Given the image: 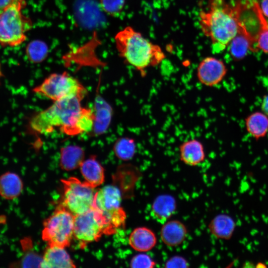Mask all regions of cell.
Wrapping results in <instances>:
<instances>
[{"instance_id": "6da1fadb", "label": "cell", "mask_w": 268, "mask_h": 268, "mask_svg": "<svg viewBox=\"0 0 268 268\" xmlns=\"http://www.w3.org/2000/svg\"><path fill=\"white\" fill-rule=\"evenodd\" d=\"M199 16L201 29L216 52L228 47L239 31L236 6L227 0H208L206 9L201 10Z\"/></svg>"}, {"instance_id": "7a4b0ae2", "label": "cell", "mask_w": 268, "mask_h": 268, "mask_svg": "<svg viewBox=\"0 0 268 268\" xmlns=\"http://www.w3.org/2000/svg\"><path fill=\"white\" fill-rule=\"evenodd\" d=\"M114 39L119 56L141 75H145L148 67L158 65L165 58L159 46L145 38L131 26L119 31Z\"/></svg>"}, {"instance_id": "3957f363", "label": "cell", "mask_w": 268, "mask_h": 268, "mask_svg": "<svg viewBox=\"0 0 268 268\" xmlns=\"http://www.w3.org/2000/svg\"><path fill=\"white\" fill-rule=\"evenodd\" d=\"M82 99L73 96L54 101L51 106L32 118L31 128L38 133L46 134L59 128L66 134L77 135L76 124L82 108Z\"/></svg>"}, {"instance_id": "277c9868", "label": "cell", "mask_w": 268, "mask_h": 268, "mask_svg": "<svg viewBox=\"0 0 268 268\" xmlns=\"http://www.w3.org/2000/svg\"><path fill=\"white\" fill-rule=\"evenodd\" d=\"M25 0H11L0 13V44L17 46L26 39V32L31 28V20L22 13Z\"/></svg>"}, {"instance_id": "5b68a950", "label": "cell", "mask_w": 268, "mask_h": 268, "mask_svg": "<svg viewBox=\"0 0 268 268\" xmlns=\"http://www.w3.org/2000/svg\"><path fill=\"white\" fill-rule=\"evenodd\" d=\"M121 191L113 185L104 186L95 193L93 207L104 217L108 235L125 227L127 215L121 205Z\"/></svg>"}, {"instance_id": "8992f818", "label": "cell", "mask_w": 268, "mask_h": 268, "mask_svg": "<svg viewBox=\"0 0 268 268\" xmlns=\"http://www.w3.org/2000/svg\"><path fill=\"white\" fill-rule=\"evenodd\" d=\"M74 216L61 204L43 223L42 239L49 246L67 247L73 238Z\"/></svg>"}, {"instance_id": "52a82bcc", "label": "cell", "mask_w": 268, "mask_h": 268, "mask_svg": "<svg viewBox=\"0 0 268 268\" xmlns=\"http://www.w3.org/2000/svg\"><path fill=\"white\" fill-rule=\"evenodd\" d=\"M32 91L54 101L73 96L83 99L87 93L84 86L66 71L51 74Z\"/></svg>"}, {"instance_id": "ba28073f", "label": "cell", "mask_w": 268, "mask_h": 268, "mask_svg": "<svg viewBox=\"0 0 268 268\" xmlns=\"http://www.w3.org/2000/svg\"><path fill=\"white\" fill-rule=\"evenodd\" d=\"M61 181L63 185V196L61 204L74 216L85 212L93 207L95 188L74 177L62 179Z\"/></svg>"}, {"instance_id": "9c48e42d", "label": "cell", "mask_w": 268, "mask_h": 268, "mask_svg": "<svg viewBox=\"0 0 268 268\" xmlns=\"http://www.w3.org/2000/svg\"><path fill=\"white\" fill-rule=\"evenodd\" d=\"M108 235L106 222L101 213L94 207L74 216L73 238L81 247Z\"/></svg>"}, {"instance_id": "30bf717a", "label": "cell", "mask_w": 268, "mask_h": 268, "mask_svg": "<svg viewBox=\"0 0 268 268\" xmlns=\"http://www.w3.org/2000/svg\"><path fill=\"white\" fill-rule=\"evenodd\" d=\"M227 72L225 63L213 57L203 59L197 68V77L199 82L206 87H213L219 84Z\"/></svg>"}, {"instance_id": "8fae6325", "label": "cell", "mask_w": 268, "mask_h": 268, "mask_svg": "<svg viewBox=\"0 0 268 268\" xmlns=\"http://www.w3.org/2000/svg\"><path fill=\"white\" fill-rule=\"evenodd\" d=\"M93 111L94 121L90 134L92 136L100 135L108 130L112 121L113 110L109 103L99 94L98 88L96 90Z\"/></svg>"}, {"instance_id": "7c38bea8", "label": "cell", "mask_w": 268, "mask_h": 268, "mask_svg": "<svg viewBox=\"0 0 268 268\" xmlns=\"http://www.w3.org/2000/svg\"><path fill=\"white\" fill-rule=\"evenodd\" d=\"M180 160L186 165L194 167L202 163L205 159L203 144L200 140L192 138L182 142L179 146Z\"/></svg>"}, {"instance_id": "4fadbf2b", "label": "cell", "mask_w": 268, "mask_h": 268, "mask_svg": "<svg viewBox=\"0 0 268 268\" xmlns=\"http://www.w3.org/2000/svg\"><path fill=\"white\" fill-rule=\"evenodd\" d=\"M188 229L181 221L177 219L168 220L162 226L160 236L163 243L170 247L181 245L186 239Z\"/></svg>"}, {"instance_id": "5bb4252c", "label": "cell", "mask_w": 268, "mask_h": 268, "mask_svg": "<svg viewBox=\"0 0 268 268\" xmlns=\"http://www.w3.org/2000/svg\"><path fill=\"white\" fill-rule=\"evenodd\" d=\"M39 267L71 268H75L76 266L65 248L49 246L42 258Z\"/></svg>"}, {"instance_id": "9a60e30c", "label": "cell", "mask_w": 268, "mask_h": 268, "mask_svg": "<svg viewBox=\"0 0 268 268\" xmlns=\"http://www.w3.org/2000/svg\"><path fill=\"white\" fill-rule=\"evenodd\" d=\"M157 241L154 231L146 226L134 228L129 237L130 246L139 253H146L151 250L156 245Z\"/></svg>"}, {"instance_id": "2e32d148", "label": "cell", "mask_w": 268, "mask_h": 268, "mask_svg": "<svg viewBox=\"0 0 268 268\" xmlns=\"http://www.w3.org/2000/svg\"><path fill=\"white\" fill-rule=\"evenodd\" d=\"M175 198L169 194H162L154 200L151 205L150 213L156 220L164 223L169 220L177 209Z\"/></svg>"}, {"instance_id": "e0dca14e", "label": "cell", "mask_w": 268, "mask_h": 268, "mask_svg": "<svg viewBox=\"0 0 268 268\" xmlns=\"http://www.w3.org/2000/svg\"><path fill=\"white\" fill-rule=\"evenodd\" d=\"M235 220L228 214L221 213L215 216L208 226L209 232L215 238L229 240L236 229Z\"/></svg>"}, {"instance_id": "ac0fdd59", "label": "cell", "mask_w": 268, "mask_h": 268, "mask_svg": "<svg viewBox=\"0 0 268 268\" xmlns=\"http://www.w3.org/2000/svg\"><path fill=\"white\" fill-rule=\"evenodd\" d=\"M79 168L85 181L93 187L95 188L104 182V169L95 155L84 160Z\"/></svg>"}, {"instance_id": "d6986e66", "label": "cell", "mask_w": 268, "mask_h": 268, "mask_svg": "<svg viewBox=\"0 0 268 268\" xmlns=\"http://www.w3.org/2000/svg\"><path fill=\"white\" fill-rule=\"evenodd\" d=\"M83 149L77 145H69L61 149L60 166L65 171H72L80 167L84 160Z\"/></svg>"}, {"instance_id": "ffe728a7", "label": "cell", "mask_w": 268, "mask_h": 268, "mask_svg": "<svg viewBox=\"0 0 268 268\" xmlns=\"http://www.w3.org/2000/svg\"><path fill=\"white\" fill-rule=\"evenodd\" d=\"M23 183L19 176L12 172H6L0 176V195L7 200L18 197L23 189Z\"/></svg>"}, {"instance_id": "44dd1931", "label": "cell", "mask_w": 268, "mask_h": 268, "mask_svg": "<svg viewBox=\"0 0 268 268\" xmlns=\"http://www.w3.org/2000/svg\"><path fill=\"white\" fill-rule=\"evenodd\" d=\"M247 132L256 139L265 137L268 133V117L263 112H256L245 119Z\"/></svg>"}, {"instance_id": "7402d4cb", "label": "cell", "mask_w": 268, "mask_h": 268, "mask_svg": "<svg viewBox=\"0 0 268 268\" xmlns=\"http://www.w3.org/2000/svg\"><path fill=\"white\" fill-rule=\"evenodd\" d=\"M113 151L119 159L127 161L131 160L136 151V144L134 138L123 136L118 138L113 145Z\"/></svg>"}, {"instance_id": "603a6c76", "label": "cell", "mask_w": 268, "mask_h": 268, "mask_svg": "<svg viewBox=\"0 0 268 268\" xmlns=\"http://www.w3.org/2000/svg\"><path fill=\"white\" fill-rule=\"evenodd\" d=\"M228 46L230 55L235 60L243 58L249 49H252L251 42L249 38L241 29L231 40Z\"/></svg>"}, {"instance_id": "cb8c5ba5", "label": "cell", "mask_w": 268, "mask_h": 268, "mask_svg": "<svg viewBox=\"0 0 268 268\" xmlns=\"http://www.w3.org/2000/svg\"><path fill=\"white\" fill-rule=\"evenodd\" d=\"M48 53V48L43 41L34 40L29 43L26 48V55L28 59L33 63H39L44 61Z\"/></svg>"}, {"instance_id": "d4e9b609", "label": "cell", "mask_w": 268, "mask_h": 268, "mask_svg": "<svg viewBox=\"0 0 268 268\" xmlns=\"http://www.w3.org/2000/svg\"><path fill=\"white\" fill-rule=\"evenodd\" d=\"M155 262L145 253H140L134 256L131 259L130 265L133 268H152L156 266Z\"/></svg>"}, {"instance_id": "484cf974", "label": "cell", "mask_w": 268, "mask_h": 268, "mask_svg": "<svg viewBox=\"0 0 268 268\" xmlns=\"http://www.w3.org/2000/svg\"><path fill=\"white\" fill-rule=\"evenodd\" d=\"M125 0H100L103 9L108 14L116 15L123 9Z\"/></svg>"}, {"instance_id": "4316f807", "label": "cell", "mask_w": 268, "mask_h": 268, "mask_svg": "<svg viewBox=\"0 0 268 268\" xmlns=\"http://www.w3.org/2000/svg\"><path fill=\"white\" fill-rule=\"evenodd\" d=\"M254 50H260L265 53H268V27L258 36L254 45Z\"/></svg>"}, {"instance_id": "83f0119b", "label": "cell", "mask_w": 268, "mask_h": 268, "mask_svg": "<svg viewBox=\"0 0 268 268\" xmlns=\"http://www.w3.org/2000/svg\"><path fill=\"white\" fill-rule=\"evenodd\" d=\"M165 268H187L188 263L183 257L174 256L169 258L165 262Z\"/></svg>"}, {"instance_id": "f1b7e54d", "label": "cell", "mask_w": 268, "mask_h": 268, "mask_svg": "<svg viewBox=\"0 0 268 268\" xmlns=\"http://www.w3.org/2000/svg\"><path fill=\"white\" fill-rule=\"evenodd\" d=\"M260 7L263 14L268 18V0H262Z\"/></svg>"}, {"instance_id": "f546056e", "label": "cell", "mask_w": 268, "mask_h": 268, "mask_svg": "<svg viewBox=\"0 0 268 268\" xmlns=\"http://www.w3.org/2000/svg\"><path fill=\"white\" fill-rule=\"evenodd\" d=\"M261 108L262 112L268 117V94L265 95L263 98Z\"/></svg>"}, {"instance_id": "4dcf8cb0", "label": "cell", "mask_w": 268, "mask_h": 268, "mask_svg": "<svg viewBox=\"0 0 268 268\" xmlns=\"http://www.w3.org/2000/svg\"><path fill=\"white\" fill-rule=\"evenodd\" d=\"M11 0H0V13L10 3Z\"/></svg>"}, {"instance_id": "1f68e13d", "label": "cell", "mask_w": 268, "mask_h": 268, "mask_svg": "<svg viewBox=\"0 0 268 268\" xmlns=\"http://www.w3.org/2000/svg\"><path fill=\"white\" fill-rule=\"evenodd\" d=\"M2 73L1 72L0 64V79L1 77H2Z\"/></svg>"}]
</instances>
